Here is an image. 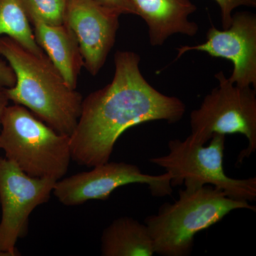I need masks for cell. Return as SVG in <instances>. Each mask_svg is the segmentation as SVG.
<instances>
[{"instance_id": "6da1fadb", "label": "cell", "mask_w": 256, "mask_h": 256, "mask_svg": "<svg viewBox=\"0 0 256 256\" xmlns=\"http://www.w3.org/2000/svg\"><path fill=\"white\" fill-rule=\"evenodd\" d=\"M114 62L112 82L82 100L70 136L72 160L88 168L109 162L114 144L129 128L156 120L176 124L186 112L180 98L158 92L144 78L137 53L118 50Z\"/></svg>"}, {"instance_id": "7a4b0ae2", "label": "cell", "mask_w": 256, "mask_h": 256, "mask_svg": "<svg viewBox=\"0 0 256 256\" xmlns=\"http://www.w3.org/2000/svg\"><path fill=\"white\" fill-rule=\"evenodd\" d=\"M0 56L14 70L10 100L26 108L57 132L70 136L82 112V96L68 86L44 53L36 54L9 36L0 37Z\"/></svg>"}, {"instance_id": "3957f363", "label": "cell", "mask_w": 256, "mask_h": 256, "mask_svg": "<svg viewBox=\"0 0 256 256\" xmlns=\"http://www.w3.org/2000/svg\"><path fill=\"white\" fill-rule=\"evenodd\" d=\"M237 210L256 212L248 202L234 200L220 188L205 185L195 190H180L174 204L165 203L158 214L149 216L144 224L154 244V252L162 256L191 254L198 232L220 222Z\"/></svg>"}, {"instance_id": "277c9868", "label": "cell", "mask_w": 256, "mask_h": 256, "mask_svg": "<svg viewBox=\"0 0 256 256\" xmlns=\"http://www.w3.org/2000/svg\"><path fill=\"white\" fill-rule=\"evenodd\" d=\"M0 149L28 176L56 181L66 174L72 160L70 136L57 132L18 104L5 109Z\"/></svg>"}, {"instance_id": "5b68a950", "label": "cell", "mask_w": 256, "mask_h": 256, "mask_svg": "<svg viewBox=\"0 0 256 256\" xmlns=\"http://www.w3.org/2000/svg\"><path fill=\"white\" fill-rule=\"evenodd\" d=\"M208 146L193 142L172 140L168 142L169 154L151 158L150 162L161 166L172 176L171 186L184 184L186 190L210 185L240 201L256 200V178L238 180L228 178L224 170L226 136L215 134Z\"/></svg>"}, {"instance_id": "8992f818", "label": "cell", "mask_w": 256, "mask_h": 256, "mask_svg": "<svg viewBox=\"0 0 256 256\" xmlns=\"http://www.w3.org/2000/svg\"><path fill=\"white\" fill-rule=\"evenodd\" d=\"M214 77L218 86L190 114L192 133L188 138L205 144L215 134H244L248 146L239 154L238 162L242 163L256 150V88L234 85L222 70Z\"/></svg>"}, {"instance_id": "52a82bcc", "label": "cell", "mask_w": 256, "mask_h": 256, "mask_svg": "<svg viewBox=\"0 0 256 256\" xmlns=\"http://www.w3.org/2000/svg\"><path fill=\"white\" fill-rule=\"evenodd\" d=\"M56 180L33 178L0 156V256H20L18 239L28 233L30 216L50 200Z\"/></svg>"}, {"instance_id": "ba28073f", "label": "cell", "mask_w": 256, "mask_h": 256, "mask_svg": "<svg viewBox=\"0 0 256 256\" xmlns=\"http://www.w3.org/2000/svg\"><path fill=\"white\" fill-rule=\"evenodd\" d=\"M92 168L58 180L52 194L62 204L72 206L90 200L104 201L118 188L131 184L148 185L153 196H168L172 192V176L168 172L146 174L136 165L124 162H108Z\"/></svg>"}, {"instance_id": "9c48e42d", "label": "cell", "mask_w": 256, "mask_h": 256, "mask_svg": "<svg viewBox=\"0 0 256 256\" xmlns=\"http://www.w3.org/2000/svg\"><path fill=\"white\" fill-rule=\"evenodd\" d=\"M175 60L192 50L206 52L212 57L232 62L230 82L240 88H256V16L248 12L232 15L230 26L220 30L212 26L206 33L204 43L176 48Z\"/></svg>"}, {"instance_id": "30bf717a", "label": "cell", "mask_w": 256, "mask_h": 256, "mask_svg": "<svg viewBox=\"0 0 256 256\" xmlns=\"http://www.w3.org/2000/svg\"><path fill=\"white\" fill-rule=\"evenodd\" d=\"M121 15L96 0L68 1L64 23L75 35L84 68L92 76L100 72L114 48Z\"/></svg>"}, {"instance_id": "8fae6325", "label": "cell", "mask_w": 256, "mask_h": 256, "mask_svg": "<svg viewBox=\"0 0 256 256\" xmlns=\"http://www.w3.org/2000/svg\"><path fill=\"white\" fill-rule=\"evenodd\" d=\"M148 26L150 43L160 46L172 35L194 36L198 24L188 20L196 12L191 0H130Z\"/></svg>"}, {"instance_id": "7c38bea8", "label": "cell", "mask_w": 256, "mask_h": 256, "mask_svg": "<svg viewBox=\"0 0 256 256\" xmlns=\"http://www.w3.org/2000/svg\"><path fill=\"white\" fill-rule=\"evenodd\" d=\"M35 40L60 72L67 85L76 89L84 60L75 35L68 25H50L37 18H28Z\"/></svg>"}, {"instance_id": "4fadbf2b", "label": "cell", "mask_w": 256, "mask_h": 256, "mask_svg": "<svg viewBox=\"0 0 256 256\" xmlns=\"http://www.w3.org/2000/svg\"><path fill=\"white\" fill-rule=\"evenodd\" d=\"M104 256H152L154 244L146 224L131 217L116 218L101 236Z\"/></svg>"}, {"instance_id": "5bb4252c", "label": "cell", "mask_w": 256, "mask_h": 256, "mask_svg": "<svg viewBox=\"0 0 256 256\" xmlns=\"http://www.w3.org/2000/svg\"><path fill=\"white\" fill-rule=\"evenodd\" d=\"M9 36L36 54L44 53L35 40L21 0H0V37Z\"/></svg>"}, {"instance_id": "9a60e30c", "label": "cell", "mask_w": 256, "mask_h": 256, "mask_svg": "<svg viewBox=\"0 0 256 256\" xmlns=\"http://www.w3.org/2000/svg\"><path fill=\"white\" fill-rule=\"evenodd\" d=\"M68 0H21L28 18H37L50 25L64 23Z\"/></svg>"}, {"instance_id": "2e32d148", "label": "cell", "mask_w": 256, "mask_h": 256, "mask_svg": "<svg viewBox=\"0 0 256 256\" xmlns=\"http://www.w3.org/2000/svg\"><path fill=\"white\" fill-rule=\"evenodd\" d=\"M220 6L222 28H228L232 22L234 11L240 6L256 8V0H214Z\"/></svg>"}, {"instance_id": "e0dca14e", "label": "cell", "mask_w": 256, "mask_h": 256, "mask_svg": "<svg viewBox=\"0 0 256 256\" xmlns=\"http://www.w3.org/2000/svg\"><path fill=\"white\" fill-rule=\"evenodd\" d=\"M16 82L14 70L6 60L0 58V90L13 87Z\"/></svg>"}, {"instance_id": "ac0fdd59", "label": "cell", "mask_w": 256, "mask_h": 256, "mask_svg": "<svg viewBox=\"0 0 256 256\" xmlns=\"http://www.w3.org/2000/svg\"><path fill=\"white\" fill-rule=\"evenodd\" d=\"M96 1L107 8L117 10L122 14H133L138 16L137 11L130 0H96Z\"/></svg>"}, {"instance_id": "d6986e66", "label": "cell", "mask_w": 256, "mask_h": 256, "mask_svg": "<svg viewBox=\"0 0 256 256\" xmlns=\"http://www.w3.org/2000/svg\"><path fill=\"white\" fill-rule=\"evenodd\" d=\"M10 100L6 96V90H0V130H1L2 118L6 108L9 106Z\"/></svg>"}]
</instances>
